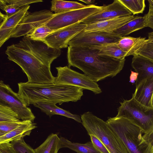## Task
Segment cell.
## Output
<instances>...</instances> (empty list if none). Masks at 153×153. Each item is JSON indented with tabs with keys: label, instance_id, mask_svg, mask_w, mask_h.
Masks as SVG:
<instances>
[{
	"label": "cell",
	"instance_id": "5bb4252c",
	"mask_svg": "<svg viewBox=\"0 0 153 153\" xmlns=\"http://www.w3.org/2000/svg\"><path fill=\"white\" fill-rule=\"evenodd\" d=\"M21 40L33 54L50 66L61 54V49L52 48L44 41L31 39L26 36Z\"/></svg>",
	"mask_w": 153,
	"mask_h": 153
},
{
	"label": "cell",
	"instance_id": "4dcf8cb0",
	"mask_svg": "<svg viewBox=\"0 0 153 153\" xmlns=\"http://www.w3.org/2000/svg\"><path fill=\"white\" fill-rule=\"evenodd\" d=\"M135 54L153 60V43L149 42L147 39V41L137 51Z\"/></svg>",
	"mask_w": 153,
	"mask_h": 153
},
{
	"label": "cell",
	"instance_id": "9c48e42d",
	"mask_svg": "<svg viewBox=\"0 0 153 153\" xmlns=\"http://www.w3.org/2000/svg\"><path fill=\"white\" fill-rule=\"evenodd\" d=\"M0 104L10 107L21 120H30L33 122L35 118L31 109L25 105L18 93L2 80L0 82Z\"/></svg>",
	"mask_w": 153,
	"mask_h": 153
},
{
	"label": "cell",
	"instance_id": "8fae6325",
	"mask_svg": "<svg viewBox=\"0 0 153 153\" xmlns=\"http://www.w3.org/2000/svg\"><path fill=\"white\" fill-rule=\"evenodd\" d=\"M121 37L112 33L102 31H81L69 42L70 46H91L110 43L117 42Z\"/></svg>",
	"mask_w": 153,
	"mask_h": 153
},
{
	"label": "cell",
	"instance_id": "ffe728a7",
	"mask_svg": "<svg viewBox=\"0 0 153 153\" xmlns=\"http://www.w3.org/2000/svg\"><path fill=\"white\" fill-rule=\"evenodd\" d=\"M33 105L39 108L42 112L45 113L50 117L54 115H59L72 119L79 123H82L80 116L72 114L58 107L55 103L48 102H38L34 103Z\"/></svg>",
	"mask_w": 153,
	"mask_h": 153
},
{
	"label": "cell",
	"instance_id": "7a4b0ae2",
	"mask_svg": "<svg viewBox=\"0 0 153 153\" xmlns=\"http://www.w3.org/2000/svg\"><path fill=\"white\" fill-rule=\"evenodd\" d=\"M18 94L28 107L38 102H48L61 105L76 102L83 95V89L76 86L53 83L36 84L20 82L18 83Z\"/></svg>",
	"mask_w": 153,
	"mask_h": 153
},
{
	"label": "cell",
	"instance_id": "603a6c76",
	"mask_svg": "<svg viewBox=\"0 0 153 153\" xmlns=\"http://www.w3.org/2000/svg\"><path fill=\"white\" fill-rule=\"evenodd\" d=\"M60 149L69 148L76 153H100L94 146L91 141L85 143L72 142L62 137H59Z\"/></svg>",
	"mask_w": 153,
	"mask_h": 153
},
{
	"label": "cell",
	"instance_id": "d4e9b609",
	"mask_svg": "<svg viewBox=\"0 0 153 153\" xmlns=\"http://www.w3.org/2000/svg\"><path fill=\"white\" fill-rule=\"evenodd\" d=\"M51 3V11L54 12L55 14L83 8L89 5H85L77 1L60 0H53Z\"/></svg>",
	"mask_w": 153,
	"mask_h": 153
},
{
	"label": "cell",
	"instance_id": "f35d334b",
	"mask_svg": "<svg viewBox=\"0 0 153 153\" xmlns=\"http://www.w3.org/2000/svg\"><path fill=\"white\" fill-rule=\"evenodd\" d=\"M138 76V74L137 73L131 71L130 76L129 82L132 83H134L135 81H136Z\"/></svg>",
	"mask_w": 153,
	"mask_h": 153
},
{
	"label": "cell",
	"instance_id": "60d3db41",
	"mask_svg": "<svg viewBox=\"0 0 153 153\" xmlns=\"http://www.w3.org/2000/svg\"><path fill=\"white\" fill-rule=\"evenodd\" d=\"M149 153H153V147H152Z\"/></svg>",
	"mask_w": 153,
	"mask_h": 153
},
{
	"label": "cell",
	"instance_id": "f1b7e54d",
	"mask_svg": "<svg viewBox=\"0 0 153 153\" xmlns=\"http://www.w3.org/2000/svg\"><path fill=\"white\" fill-rule=\"evenodd\" d=\"M53 31L45 24L37 28L26 36L31 39L44 41Z\"/></svg>",
	"mask_w": 153,
	"mask_h": 153
},
{
	"label": "cell",
	"instance_id": "4316f807",
	"mask_svg": "<svg viewBox=\"0 0 153 153\" xmlns=\"http://www.w3.org/2000/svg\"><path fill=\"white\" fill-rule=\"evenodd\" d=\"M18 114L9 107L0 104V123H7L21 121Z\"/></svg>",
	"mask_w": 153,
	"mask_h": 153
},
{
	"label": "cell",
	"instance_id": "83f0119b",
	"mask_svg": "<svg viewBox=\"0 0 153 153\" xmlns=\"http://www.w3.org/2000/svg\"><path fill=\"white\" fill-rule=\"evenodd\" d=\"M120 0L134 15L143 13L146 7L145 0Z\"/></svg>",
	"mask_w": 153,
	"mask_h": 153
},
{
	"label": "cell",
	"instance_id": "7bdbcfd3",
	"mask_svg": "<svg viewBox=\"0 0 153 153\" xmlns=\"http://www.w3.org/2000/svg\"></svg>",
	"mask_w": 153,
	"mask_h": 153
},
{
	"label": "cell",
	"instance_id": "ba28073f",
	"mask_svg": "<svg viewBox=\"0 0 153 153\" xmlns=\"http://www.w3.org/2000/svg\"><path fill=\"white\" fill-rule=\"evenodd\" d=\"M104 5L94 4L81 9L56 14L46 24L48 27L55 31L81 22L93 14L101 10Z\"/></svg>",
	"mask_w": 153,
	"mask_h": 153
},
{
	"label": "cell",
	"instance_id": "7402d4cb",
	"mask_svg": "<svg viewBox=\"0 0 153 153\" xmlns=\"http://www.w3.org/2000/svg\"><path fill=\"white\" fill-rule=\"evenodd\" d=\"M146 19L144 15L135 17L113 33L116 36L123 37L142 29L145 27Z\"/></svg>",
	"mask_w": 153,
	"mask_h": 153
},
{
	"label": "cell",
	"instance_id": "ab89813d",
	"mask_svg": "<svg viewBox=\"0 0 153 153\" xmlns=\"http://www.w3.org/2000/svg\"><path fill=\"white\" fill-rule=\"evenodd\" d=\"M79 1L85 3L88 5L93 4L95 2V0H79Z\"/></svg>",
	"mask_w": 153,
	"mask_h": 153
},
{
	"label": "cell",
	"instance_id": "d6986e66",
	"mask_svg": "<svg viewBox=\"0 0 153 153\" xmlns=\"http://www.w3.org/2000/svg\"><path fill=\"white\" fill-rule=\"evenodd\" d=\"M37 127L36 124L30 120H24L15 129L0 137V144L11 142L29 136L32 131Z\"/></svg>",
	"mask_w": 153,
	"mask_h": 153
},
{
	"label": "cell",
	"instance_id": "484cf974",
	"mask_svg": "<svg viewBox=\"0 0 153 153\" xmlns=\"http://www.w3.org/2000/svg\"><path fill=\"white\" fill-rule=\"evenodd\" d=\"M60 139L56 134L52 133L40 146L34 149L35 153H58Z\"/></svg>",
	"mask_w": 153,
	"mask_h": 153
},
{
	"label": "cell",
	"instance_id": "30bf717a",
	"mask_svg": "<svg viewBox=\"0 0 153 153\" xmlns=\"http://www.w3.org/2000/svg\"><path fill=\"white\" fill-rule=\"evenodd\" d=\"M56 14L45 9L29 13L18 25L11 38L27 35L37 28L46 24Z\"/></svg>",
	"mask_w": 153,
	"mask_h": 153
},
{
	"label": "cell",
	"instance_id": "ac0fdd59",
	"mask_svg": "<svg viewBox=\"0 0 153 153\" xmlns=\"http://www.w3.org/2000/svg\"><path fill=\"white\" fill-rule=\"evenodd\" d=\"M153 95V78L147 79L136 87L132 97L139 103L153 108L152 99Z\"/></svg>",
	"mask_w": 153,
	"mask_h": 153
},
{
	"label": "cell",
	"instance_id": "d6a6232c",
	"mask_svg": "<svg viewBox=\"0 0 153 153\" xmlns=\"http://www.w3.org/2000/svg\"><path fill=\"white\" fill-rule=\"evenodd\" d=\"M24 121L0 123V137L3 136L16 129L22 124Z\"/></svg>",
	"mask_w": 153,
	"mask_h": 153
},
{
	"label": "cell",
	"instance_id": "8992f818",
	"mask_svg": "<svg viewBox=\"0 0 153 153\" xmlns=\"http://www.w3.org/2000/svg\"><path fill=\"white\" fill-rule=\"evenodd\" d=\"M106 122L131 153H146V141L139 127L122 117H109Z\"/></svg>",
	"mask_w": 153,
	"mask_h": 153
},
{
	"label": "cell",
	"instance_id": "6da1fadb",
	"mask_svg": "<svg viewBox=\"0 0 153 153\" xmlns=\"http://www.w3.org/2000/svg\"><path fill=\"white\" fill-rule=\"evenodd\" d=\"M99 50L89 46H68V66L77 68L94 81L116 76L122 70L125 59H118L101 55Z\"/></svg>",
	"mask_w": 153,
	"mask_h": 153
},
{
	"label": "cell",
	"instance_id": "9a60e30c",
	"mask_svg": "<svg viewBox=\"0 0 153 153\" xmlns=\"http://www.w3.org/2000/svg\"><path fill=\"white\" fill-rule=\"evenodd\" d=\"M30 7L29 5L23 7L18 12L10 17H7L4 21L0 23V47L6 41L11 38L18 25L29 13L28 10Z\"/></svg>",
	"mask_w": 153,
	"mask_h": 153
},
{
	"label": "cell",
	"instance_id": "cb8c5ba5",
	"mask_svg": "<svg viewBox=\"0 0 153 153\" xmlns=\"http://www.w3.org/2000/svg\"><path fill=\"white\" fill-rule=\"evenodd\" d=\"M117 42L103 44L89 47L91 49L98 50L99 54L120 59H125L126 57V54L119 47Z\"/></svg>",
	"mask_w": 153,
	"mask_h": 153
},
{
	"label": "cell",
	"instance_id": "1f68e13d",
	"mask_svg": "<svg viewBox=\"0 0 153 153\" xmlns=\"http://www.w3.org/2000/svg\"><path fill=\"white\" fill-rule=\"evenodd\" d=\"M42 0H0V2L7 5H10L20 9L29 5L30 4L42 2Z\"/></svg>",
	"mask_w": 153,
	"mask_h": 153
},
{
	"label": "cell",
	"instance_id": "4fadbf2b",
	"mask_svg": "<svg viewBox=\"0 0 153 153\" xmlns=\"http://www.w3.org/2000/svg\"><path fill=\"white\" fill-rule=\"evenodd\" d=\"M132 15L131 12L120 0H114L107 5H104L102 10L89 16L81 23L87 25L115 18Z\"/></svg>",
	"mask_w": 153,
	"mask_h": 153
},
{
	"label": "cell",
	"instance_id": "836d02e7",
	"mask_svg": "<svg viewBox=\"0 0 153 153\" xmlns=\"http://www.w3.org/2000/svg\"><path fill=\"white\" fill-rule=\"evenodd\" d=\"M149 9L148 13L144 16L146 19L145 27L153 29V0H148Z\"/></svg>",
	"mask_w": 153,
	"mask_h": 153
},
{
	"label": "cell",
	"instance_id": "74e56055",
	"mask_svg": "<svg viewBox=\"0 0 153 153\" xmlns=\"http://www.w3.org/2000/svg\"><path fill=\"white\" fill-rule=\"evenodd\" d=\"M146 153H149L151 149L153 147V132L149 137L146 141Z\"/></svg>",
	"mask_w": 153,
	"mask_h": 153
},
{
	"label": "cell",
	"instance_id": "2e32d148",
	"mask_svg": "<svg viewBox=\"0 0 153 153\" xmlns=\"http://www.w3.org/2000/svg\"><path fill=\"white\" fill-rule=\"evenodd\" d=\"M134 17L132 15L100 22L87 25L83 31L85 32L99 31L112 33Z\"/></svg>",
	"mask_w": 153,
	"mask_h": 153
},
{
	"label": "cell",
	"instance_id": "277c9868",
	"mask_svg": "<svg viewBox=\"0 0 153 153\" xmlns=\"http://www.w3.org/2000/svg\"><path fill=\"white\" fill-rule=\"evenodd\" d=\"M82 124L89 135L96 137L110 153H131L106 121L88 111L81 115Z\"/></svg>",
	"mask_w": 153,
	"mask_h": 153
},
{
	"label": "cell",
	"instance_id": "8d00e7d4",
	"mask_svg": "<svg viewBox=\"0 0 153 153\" xmlns=\"http://www.w3.org/2000/svg\"><path fill=\"white\" fill-rule=\"evenodd\" d=\"M0 153H16L10 143L0 144Z\"/></svg>",
	"mask_w": 153,
	"mask_h": 153
},
{
	"label": "cell",
	"instance_id": "f546056e",
	"mask_svg": "<svg viewBox=\"0 0 153 153\" xmlns=\"http://www.w3.org/2000/svg\"><path fill=\"white\" fill-rule=\"evenodd\" d=\"M23 138L10 143L16 153H35L34 149L25 142Z\"/></svg>",
	"mask_w": 153,
	"mask_h": 153
},
{
	"label": "cell",
	"instance_id": "44dd1931",
	"mask_svg": "<svg viewBox=\"0 0 153 153\" xmlns=\"http://www.w3.org/2000/svg\"><path fill=\"white\" fill-rule=\"evenodd\" d=\"M145 37L129 36L121 37L117 42L119 47L126 54V56H133L136 52L147 41Z\"/></svg>",
	"mask_w": 153,
	"mask_h": 153
},
{
	"label": "cell",
	"instance_id": "5b68a950",
	"mask_svg": "<svg viewBox=\"0 0 153 153\" xmlns=\"http://www.w3.org/2000/svg\"><path fill=\"white\" fill-rule=\"evenodd\" d=\"M120 103L116 117L127 119L139 127L144 134V139L146 141L153 132V108L144 105L133 97Z\"/></svg>",
	"mask_w": 153,
	"mask_h": 153
},
{
	"label": "cell",
	"instance_id": "b9f144b4",
	"mask_svg": "<svg viewBox=\"0 0 153 153\" xmlns=\"http://www.w3.org/2000/svg\"><path fill=\"white\" fill-rule=\"evenodd\" d=\"M152 105L153 106V95H152Z\"/></svg>",
	"mask_w": 153,
	"mask_h": 153
},
{
	"label": "cell",
	"instance_id": "3957f363",
	"mask_svg": "<svg viewBox=\"0 0 153 153\" xmlns=\"http://www.w3.org/2000/svg\"><path fill=\"white\" fill-rule=\"evenodd\" d=\"M7 58L22 68L27 75V82L32 83H53V76L49 65L33 54L21 40L7 47Z\"/></svg>",
	"mask_w": 153,
	"mask_h": 153
},
{
	"label": "cell",
	"instance_id": "e575fe53",
	"mask_svg": "<svg viewBox=\"0 0 153 153\" xmlns=\"http://www.w3.org/2000/svg\"><path fill=\"white\" fill-rule=\"evenodd\" d=\"M91 142L97 150L100 153H110L106 146L95 136L90 134Z\"/></svg>",
	"mask_w": 153,
	"mask_h": 153
},
{
	"label": "cell",
	"instance_id": "52a82bcc",
	"mask_svg": "<svg viewBox=\"0 0 153 153\" xmlns=\"http://www.w3.org/2000/svg\"><path fill=\"white\" fill-rule=\"evenodd\" d=\"M57 76L53 83L76 86L90 90L95 94L102 92L97 82L85 75L72 70L68 66L56 68Z\"/></svg>",
	"mask_w": 153,
	"mask_h": 153
},
{
	"label": "cell",
	"instance_id": "7c38bea8",
	"mask_svg": "<svg viewBox=\"0 0 153 153\" xmlns=\"http://www.w3.org/2000/svg\"><path fill=\"white\" fill-rule=\"evenodd\" d=\"M85 24L79 23L53 31L44 41L49 46L61 49L68 47L69 41L75 36L83 30Z\"/></svg>",
	"mask_w": 153,
	"mask_h": 153
},
{
	"label": "cell",
	"instance_id": "d590c367",
	"mask_svg": "<svg viewBox=\"0 0 153 153\" xmlns=\"http://www.w3.org/2000/svg\"><path fill=\"white\" fill-rule=\"evenodd\" d=\"M0 7L6 13L7 17H9L15 14L22 9L15 7L10 5L5 4L0 2Z\"/></svg>",
	"mask_w": 153,
	"mask_h": 153
},
{
	"label": "cell",
	"instance_id": "e0dca14e",
	"mask_svg": "<svg viewBox=\"0 0 153 153\" xmlns=\"http://www.w3.org/2000/svg\"><path fill=\"white\" fill-rule=\"evenodd\" d=\"M131 65L138 74L136 87L146 79L153 78V60L135 54L132 58Z\"/></svg>",
	"mask_w": 153,
	"mask_h": 153
}]
</instances>
